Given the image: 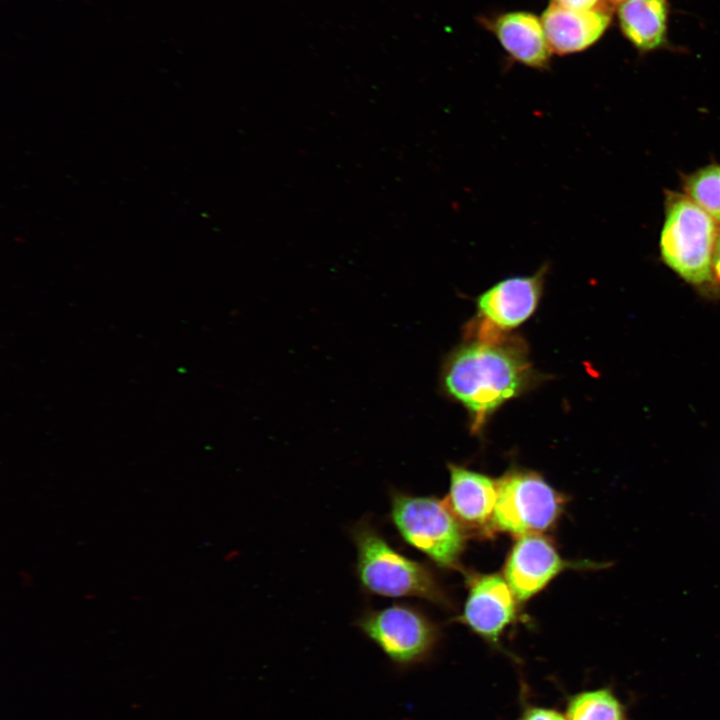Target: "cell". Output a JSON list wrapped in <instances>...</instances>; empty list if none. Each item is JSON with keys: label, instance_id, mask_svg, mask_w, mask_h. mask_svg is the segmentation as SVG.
<instances>
[{"label": "cell", "instance_id": "8992f818", "mask_svg": "<svg viewBox=\"0 0 720 720\" xmlns=\"http://www.w3.org/2000/svg\"><path fill=\"white\" fill-rule=\"evenodd\" d=\"M355 626L398 670L425 662L438 640L435 626L420 612L404 605L366 610Z\"/></svg>", "mask_w": 720, "mask_h": 720}, {"label": "cell", "instance_id": "ac0fdd59", "mask_svg": "<svg viewBox=\"0 0 720 720\" xmlns=\"http://www.w3.org/2000/svg\"><path fill=\"white\" fill-rule=\"evenodd\" d=\"M712 274H714V279L720 286V234L717 235L714 244L712 256Z\"/></svg>", "mask_w": 720, "mask_h": 720}, {"label": "cell", "instance_id": "4fadbf2b", "mask_svg": "<svg viewBox=\"0 0 720 720\" xmlns=\"http://www.w3.org/2000/svg\"><path fill=\"white\" fill-rule=\"evenodd\" d=\"M624 35L641 50H652L665 41L666 0H626L618 10Z\"/></svg>", "mask_w": 720, "mask_h": 720}, {"label": "cell", "instance_id": "2e32d148", "mask_svg": "<svg viewBox=\"0 0 720 720\" xmlns=\"http://www.w3.org/2000/svg\"><path fill=\"white\" fill-rule=\"evenodd\" d=\"M516 720H568L566 715L560 711L550 708L539 706L530 703L529 701H523L521 706V712Z\"/></svg>", "mask_w": 720, "mask_h": 720}, {"label": "cell", "instance_id": "8fae6325", "mask_svg": "<svg viewBox=\"0 0 720 720\" xmlns=\"http://www.w3.org/2000/svg\"><path fill=\"white\" fill-rule=\"evenodd\" d=\"M551 51L570 54L594 44L610 23V15L599 9L577 10L551 3L542 16Z\"/></svg>", "mask_w": 720, "mask_h": 720}, {"label": "cell", "instance_id": "d6986e66", "mask_svg": "<svg viewBox=\"0 0 720 720\" xmlns=\"http://www.w3.org/2000/svg\"><path fill=\"white\" fill-rule=\"evenodd\" d=\"M19 577L24 587H31L34 583L33 575L28 570L19 571Z\"/></svg>", "mask_w": 720, "mask_h": 720}, {"label": "cell", "instance_id": "9c48e42d", "mask_svg": "<svg viewBox=\"0 0 720 720\" xmlns=\"http://www.w3.org/2000/svg\"><path fill=\"white\" fill-rule=\"evenodd\" d=\"M515 599L505 578L478 576L471 582L462 621L484 640L497 644L515 617Z\"/></svg>", "mask_w": 720, "mask_h": 720}, {"label": "cell", "instance_id": "7c38bea8", "mask_svg": "<svg viewBox=\"0 0 720 720\" xmlns=\"http://www.w3.org/2000/svg\"><path fill=\"white\" fill-rule=\"evenodd\" d=\"M493 30L508 54L516 61L534 69L549 64L551 49L542 22L527 12H510L501 15Z\"/></svg>", "mask_w": 720, "mask_h": 720}, {"label": "cell", "instance_id": "ffe728a7", "mask_svg": "<svg viewBox=\"0 0 720 720\" xmlns=\"http://www.w3.org/2000/svg\"><path fill=\"white\" fill-rule=\"evenodd\" d=\"M84 598H85L86 600H94L95 598H97V595H95V594L92 593V592H88V593H86V594L84 595Z\"/></svg>", "mask_w": 720, "mask_h": 720}, {"label": "cell", "instance_id": "5bb4252c", "mask_svg": "<svg viewBox=\"0 0 720 720\" xmlns=\"http://www.w3.org/2000/svg\"><path fill=\"white\" fill-rule=\"evenodd\" d=\"M565 715L568 720H628L625 705L609 687L568 695Z\"/></svg>", "mask_w": 720, "mask_h": 720}, {"label": "cell", "instance_id": "277c9868", "mask_svg": "<svg viewBox=\"0 0 720 720\" xmlns=\"http://www.w3.org/2000/svg\"><path fill=\"white\" fill-rule=\"evenodd\" d=\"M391 518L407 543L441 566L458 565L464 548V532L444 502L393 492Z\"/></svg>", "mask_w": 720, "mask_h": 720}, {"label": "cell", "instance_id": "e0dca14e", "mask_svg": "<svg viewBox=\"0 0 720 720\" xmlns=\"http://www.w3.org/2000/svg\"><path fill=\"white\" fill-rule=\"evenodd\" d=\"M598 0H552L553 4L577 10H590Z\"/></svg>", "mask_w": 720, "mask_h": 720}, {"label": "cell", "instance_id": "6da1fadb", "mask_svg": "<svg viewBox=\"0 0 720 720\" xmlns=\"http://www.w3.org/2000/svg\"><path fill=\"white\" fill-rule=\"evenodd\" d=\"M452 351L444 363L442 385L468 412L474 431L505 402L518 397L538 378L520 338L484 324Z\"/></svg>", "mask_w": 720, "mask_h": 720}, {"label": "cell", "instance_id": "7a4b0ae2", "mask_svg": "<svg viewBox=\"0 0 720 720\" xmlns=\"http://www.w3.org/2000/svg\"><path fill=\"white\" fill-rule=\"evenodd\" d=\"M350 536L357 553V577L365 591L385 597L446 601L431 572L394 550L369 518L356 522Z\"/></svg>", "mask_w": 720, "mask_h": 720}, {"label": "cell", "instance_id": "9a60e30c", "mask_svg": "<svg viewBox=\"0 0 720 720\" xmlns=\"http://www.w3.org/2000/svg\"><path fill=\"white\" fill-rule=\"evenodd\" d=\"M688 197L720 222V166L709 165L689 175L684 184Z\"/></svg>", "mask_w": 720, "mask_h": 720}, {"label": "cell", "instance_id": "5b68a950", "mask_svg": "<svg viewBox=\"0 0 720 720\" xmlns=\"http://www.w3.org/2000/svg\"><path fill=\"white\" fill-rule=\"evenodd\" d=\"M563 503L537 473L509 471L497 480L494 529L520 537L542 533L556 522Z\"/></svg>", "mask_w": 720, "mask_h": 720}, {"label": "cell", "instance_id": "ba28073f", "mask_svg": "<svg viewBox=\"0 0 720 720\" xmlns=\"http://www.w3.org/2000/svg\"><path fill=\"white\" fill-rule=\"evenodd\" d=\"M569 565L546 538L525 535L517 540L507 558L504 578L516 599L525 601Z\"/></svg>", "mask_w": 720, "mask_h": 720}, {"label": "cell", "instance_id": "52a82bcc", "mask_svg": "<svg viewBox=\"0 0 720 720\" xmlns=\"http://www.w3.org/2000/svg\"><path fill=\"white\" fill-rule=\"evenodd\" d=\"M548 266L527 276L503 279L477 299L478 322L498 331L518 327L535 312Z\"/></svg>", "mask_w": 720, "mask_h": 720}, {"label": "cell", "instance_id": "44dd1931", "mask_svg": "<svg viewBox=\"0 0 720 720\" xmlns=\"http://www.w3.org/2000/svg\"><path fill=\"white\" fill-rule=\"evenodd\" d=\"M132 600H134V601H140V600H142V597H141V596H138V595L132 596Z\"/></svg>", "mask_w": 720, "mask_h": 720}, {"label": "cell", "instance_id": "3957f363", "mask_svg": "<svg viewBox=\"0 0 720 720\" xmlns=\"http://www.w3.org/2000/svg\"><path fill=\"white\" fill-rule=\"evenodd\" d=\"M716 237L712 217L689 197L670 194L660 250L663 260L674 272L694 285L710 282Z\"/></svg>", "mask_w": 720, "mask_h": 720}, {"label": "cell", "instance_id": "30bf717a", "mask_svg": "<svg viewBox=\"0 0 720 720\" xmlns=\"http://www.w3.org/2000/svg\"><path fill=\"white\" fill-rule=\"evenodd\" d=\"M450 491L443 501L461 526L488 534L494 529L497 481L466 468L449 465Z\"/></svg>", "mask_w": 720, "mask_h": 720}]
</instances>
